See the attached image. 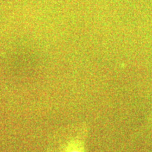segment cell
<instances>
[{
    "mask_svg": "<svg viewBox=\"0 0 152 152\" xmlns=\"http://www.w3.org/2000/svg\"><path fill=\"white\" fill-rule=\"evenodd\" d=\"M68 152H82V151H79V150L75 149V150H71V151H68Z\"/></svg>",
    "mask_w": 152,
    "mask_h": 152,
    "instance_id": "1",
    "label": "cell"
}]
</instances>
